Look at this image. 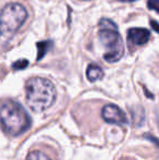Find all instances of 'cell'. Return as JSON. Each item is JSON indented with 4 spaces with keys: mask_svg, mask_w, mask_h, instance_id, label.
Listing matches in <instances>:
<instances>
[{
    "mask_svg": "<svg viewBox=\"0 0 159 160\" xmlns=\"http://www.w3.org/2000/svg\"><path fill=\"white\" fill-rule=\"evenodd\" d=\"M155 113H156V120H157V123H158V125H159V106L157 107V109H156Z\"/></svg>",
    "mask_w": 159,
    "mask_h": 160,
    "instance_id": "cell-14",
    "label": "cell"
},
{
    "mask_svg": "<svg viewBox=\"0 0 159 160\" xmlns=\"http://www.w3.org/2000/svg\"><path fill=\"white\" fill-rule=\"evenodd\" d=\"M151 25H152V28H153L154 31H156V32L159 33V23H157L156 21H154V20H152V21H151Z\"/></svg>",
    "mask_w": 159,
    "mask_h": 160,
    "instance_id": "cell-12",
    "label": "cell"
},
{
    "mask_svg": "<svg viewBox=\"0 0 159 160\" xmlns=\"http://www.w3.org/2000/svg\"><path fill=\"white\" fill-rule=\"evenodd\" d=\"M53 46L51 40H44L36 44V47L38 48V55H37V60H42V58L48 52V50Z\"/></svg>",
    "mask_w": 159,
    "mask_h": 160,
    "instance_id": "cell-8",
    "label": "cell"
},
{
    "mask_svg": "<svg viewBox=\"0 0 159 160\" xmlns=\"http://www.w3.org/2000/svg\"><path fill=\"white\" fill-rule=\"evenodd\" d=\"M118 1H121V2H133V1H136V0H118Z\"/></svg>",
    "mask_w": 159,
    "mask_h": 160,
    "instance_id": "cell-15",
    "label": "cell"
},
{
    "mask_svg": "<svg viewBox=\"0 0 159 160\" xmlns=\"http://www.w3.org/2000/svg\"><path fill=\"white\" fill-rule=\"evenodd\" d=\"M0 35H1V25H0Z\"/></svg>",
    "mask_w": 159,
    "mask_h": 160,
    "instance_id": "cell-16",
    "label": "cell"
},
{
    "mask_svg": "<svg viewBox=\"0 0 159 160\" xmlns=\"http://www.w3.org/2000/svg\"><path fill=\"white\" fill-rule=\"evenodd\" d=\"M86 75L91 82H96L98 80H102V76H104V71L99 65L92 63L88 65L86 70Z\"/></svg>",
    "mask_w": 159,
    "mask_h": 160,
    "instance_id": "cell-7",
    "label": "cell"
},
{
    "mask_svg": "<svg viewBox=\"0 0 159 160\" xmlns=\"http://www.w3.org/2000/svg\"><path fill=\"white\" fill-rule=\"evenodd\" d=\"M0 124L4 133L17 136L30 128L31 118L19 102L6 99L0 103Z\"/></svg>",
    "mask_w": 159,
    "mask_h": 160,
    "instance_id": "cell-1",
    "label": "cell"
},
{
    "mask_svg": "<svg viewBox=\"0 0 159 160\" xmlns=\"http://www.w3.org/2000/svg\"><path fill=\"white\" fill-rule=\"evenodd\" d=\"M28 65V61L26 59H21V60H17L13 63L12 68L14 70H23L25 69L26 67Z\"/></svg>",
    "mask_w": 159,
    "mask_h": 160,
    "instance_id": "cell-10",
    "label": "cell"
},
{
    "mask_svg": "<svg viewBox=\"0 0 159 160\" xmlns=\"http://www.w3.org/2000/svg\"><path fill=\"white\" fill-rule=\"evenodd\" d=\"M147 7L151 10L159 13V0H147Z\"/></svg>",
    "mask_w": 159,
    "mask_h": 160,
    "instance_id": "cell-11",
    "label": "cell"
},
{
    "mask_svg": "<svg viewBox=\"0 0 159 160\" xmlns=\"http://www.w3.org/2000/svg\"><path fill=\"white\" fill-rule=\"evenodd\" d=\"M98 37L107 50L104 59L110 63L119 61L124 53V46L118 26L111 20L102 19L99 22Z\"/></svg>",
    "mask_w": 159,
    "mask_h": 160,
    "instance_id": "cell-3",
    "label": "cell"
},
{
    "mask_svg": "<svg viewBox=\"0 0 159 160\" xmlns=\"http://www.w3.org/2000/svg\"><path fill=\"white\" fill-rule=\"evenodd\" d=\"M26 102L34 112H42L50 108L56 100V88L49 80L31 78L26 83Z\"/></svg>",
    "mask_w": 159,
    "mask_h": 160,
    "instance_id": "cell-2",
    "label": "cell"
},
{
    "mask_svg": "<svg viewBox=\"0 0 159 160\" xmlns=\"http://www.w3.org/2000/svg\"><path fill=\"white\" fill-rule=\"evenodd\" d=\"M27 19V11L19 3L7 4L0 13L1 33L6 35H13L21 28Z\"/></svg>",
    "mask_w": 159,
    "mask_h": 160,
    "instance_id": "cell-4",
    "label": "cell"
},
{
    "mask_svg": "<svg viewBox=\"0 0 159 160\" xmlns=\"http://www.w3.org/2000/svg\"><path fill=\"white\" fill-rule=\"evenodd\" d=\"M102 116L106 122L117 125H125L127 124V118L125 113L120 109L118 106L107 105L102 108Z\"/></svg>",
    "mask_w": 159,
    "mask_h": 160,
    "instance_id": "cell-5",
    "label": "cell"
},
{
    "mask_svg": "<svg viewBox=\"0 0 159 160\" xmlns=\"http://www.w3.org/2000/svg\"><path fill=\"white\" fill-rule=\"evenodd\" d=\"M26 160H50L46 154L39 150H32L26 157Z\"/></svg>",
    "mask_w": 159,
    "mask_h": 160,
    "instance_id": "cell-9",
    "label": "cell"
},
{
    "mask_svg": "<svg viewBox=\"0 0 159 160\" xmlns=\"http://www.w3.org/2000/svg\"><path fill=\"white\" fill-rule=\"evenodd\" d=\"M145 137H146V138H148V139H151V141H153L154 143L156 144V145L159 146V139H157V138H156V137L152 136V135H146V136H145Z\"/></svg>",
    "mask_w": 159,
    "mask_h": 160,
    "instance_id": "cell-13",
    "label": "cell"
},
{
    "mask_svg": "<svg viewBox=\"0 0 159 160\" xmlns=\"http://www.w3.org/2000/svg\"><path fill=\"white\" fill-rule=\"evenodd\" d=\"M151 33L146 28H133L127 31V42L133 44L134 46H141L145 45L149 40Z\"/></svg>",
    "mask_w": 159,
    "mask_h": 160,
    "instance_id": "cell-6",
    "label": "cell"
}]
</instances>
